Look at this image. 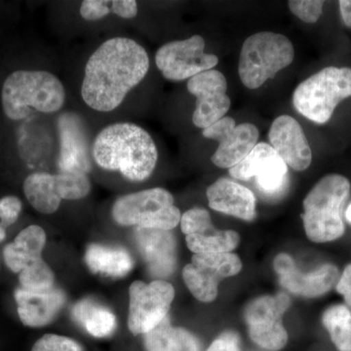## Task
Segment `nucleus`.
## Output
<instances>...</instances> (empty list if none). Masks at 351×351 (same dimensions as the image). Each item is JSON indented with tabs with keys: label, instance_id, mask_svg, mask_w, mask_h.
<instances>
[{
	"label": "nucleus",
	"instance_id": "f257e3e1",
	"mask_svg": "<svg viewBox=\"0 0 351 351\" xmlns=\"http://www.w3.org/2000/svg\"><path fill=\"white\" fill-rule=\"evenodd\" d=\"M149 69V55L137 41L127 38L108 39L90 56L85 66L83 101L97 112H112L143 82Z\"/></svg>",
	"mask_w": 351,
	"mask_h": 351
},
{
	"label": "nucleus",
	"instance_id": "f03ea898",
	"mask_svg": "<svg viewBox=\"0 0 351 351\" xmlns=\"http://www.w3.org/2000/svg\"><path fill=\"white\" fill-rule=\"evenodd\" d=\"M92 157L103 169L119 171L130 181L142 182L154 172L158 152L145 129L130 122H119L98 134Z\"/></svg>",
	"mask_w": 351,
	"mask_h": 351
},
{
	"label": "nucleus",
	"instance_id": "7ed1b4c3",
	"mask_svg": "<svg viewBox=\"0 0 351 351\" xmlns=\"http://www.w3.org/2000/svg\"><path fill=\"white\" fill-rule=\"evenodd\" d=\"M66 91L61 80L43 71H17L7 76L2 87L4 113L12 120L24 119L31 108L43 113L61 110Z\"/></svg>",
	"mask_w": 351,
	"mask_h": 351
},
{
	"label": "nucleus",
	"instance_id": "20e7f679",
	"mask_svg": "<svg viewBox=\"0 0 351 351\" xmlns=\"http://www.w3.org/2000/svg\"><path fill=\"white\" fill-rule=\"evenodd\" d=\"M345 176L330 174L320 180L304 200L302 214L306 237L315 243L334 241L343 237L345 223L341 210L350 193Z\"/></svg>",
	"mask_w": 351,
	"mask_h": 351
},
{
	"label": "nucleus",
	"instance_id": "39448f33",
	"mask_svg": "<svg viewBox=\"0 0 351 351\" xmlns=\"http://www.w3.org/2000/svg\"><path fill=\"white\" fill-rule=\"evenodd\" d=\"M294 59V45L284 34L271 32L252 34L240 51V80L248 89H258L290 66Z\"/></svg>",
	"mask_w": 351,
	"mask_h": 351
},
{
	"label": "nucleus",
	"instance_id": "423d86ee",
	"mask_svg": "<svg viewBox=\"0 0 351 351\" xmlns=\"http://www.w3.org/2000/svg\"><path fill=\"white\" fill-rule=\"evenodd\" d=\"M350 97L351 69L327 66L295 88L293 105L306 119L325 124L332 119L339 104Z\"/></svg>",
	"mask_w": 351,
	"mask_h": 351
},
{
	"label": "nucleus",
	"instance_id": "0eeeda50",
	"mask_svg": "<svg viewBox=\"0 0 351 351\" xmlns=\"http://www.w3.org/2000/svg\"><path fill=\"white\" fill-rule=\"evenodd\" d=\"M112 217L121 226L170 232L179 225L182 214L169 191L156 188L119 198L113 205Z\"/></svg>",
	"mask_w": 351,
	"mask_h": 351
},
{
	"label": "nucleus",
	"instance_id": "6e6552de",
	"mask_svg": "<svg viewBox=\"0 0 351 351\" xmlns=\"http://www.w3.org/2000/svg\"><path fill=\"white\" fill-rule=\"evenodd\" d=\"M156 63L166 80L182 82L213 69L219 58L205 53L204 38L195 34L184 40L164 44L157 50Z\"/></svg>",
	"mask_w": 351,
	"mask_h": 351
},
{
	"label": "nucleus",
	"instance_id": "1a4fd4ad",
	"mask_svg": "<svg viewBox=\"0 0 351 351\" xmlns=\"http://www.w3.org/2000/svg\"><path fill=\"white\" fill-rule=\"evenodd\" d=\"M128 327L132 334H147L158 326L169 311L175 297L172 284L164 280L147 284L135 281L129 289Z\"/></svg>",
	"mask_w": 351,
	"mask_h": 351
},
{
	"label": "nucleus",
	"instance_id": "9d476101",
	"mask_svg": "<svg viewBox=\"0 0 351 351\" xmlns=\"http://www.w3.org/2000/svg\"><path fill=\"white\" fill-rule=\"evenodd\" d=\"M290 304V298L285 294L265 295L249 304L244 317L249 335L257 345L269 350H279L286 346L288 335L282 317Z\"/></svg>",
	"mask_w": 351,
	"mask_h": 351
},
{
	"label": "nucleus",
	"instance_id": "9b49d317",
	"mask_svg": "<svg viewBox=\"0 0 351 351\" xmlns=\"http://www.w3.org/2000/svg\"><path fill=\"white\" fill-rule=\"evenodd\" d=\"M241 269V260L235 254H195L182 270V278L198 301L211 302L218 295L219 281Z\"/></svg>",
	"mask_w": 351,
	"mask_h": 351
},
{
	"label": "nucleus",
	"instance_id": "f8f14e48",
	"mask_svg": "<svg viewBox=\"0 0 351 351\" xmlns=\"http://www.w3.org/2000/svg\"><path fill=\"white\" fill-rule=\"evenodd\" d=\"M203 137L219 142L211 157L217 167L230 169L243 161L258 144V130L252 123L235 124L230 117L219 119L202 132Z\"/></svg>",
	"mask_w": 351,
	"mask_h": 351
},
{
	"label": "nucleus",
	"instance_id": "ddd939ff",
	"mask_svg": "<svg viewBox=\"0 0 351 351\" xmlns=\"http://www.w3.org/2000/svg\"><path fill=\"white\" fill-rule=\"evenodd\" d=\"M189 93L196 97L193 124L198 128H208L226 117L232 101L226 94L228 82L221 71L216 69L201 73L189 80Z\"/></svg>",
	"mask_w": 351,
	"mask_h": 351
},
{
	"label": "nucleus",
	"instance_id": "4468645a",
	"mask_svg": "<svg viewBox=\"0 0 351 351\" xmlns=\"http://www.w3.org/2000/svg\"><path fill=\"white\" fill-rule=\"evenodd\" d=\"M230 174L242 181L255 178L258 189L265 195L274 196L286 186L288 166L271 145L260 143L243 161L230 168Z\"/></svg>",
	"mask_w": 351,
	"mask_h": 351
},
{
	"label": "nucleus",
	"instance_id": "2eb2a0df",
	"mask_svg": "<svg viewBox=\"0 0 351 351\" xmlns=\"http://www.w3.org/2000/svg\"><path fill=\"white\" fill-rule=\"evenodd\" d=\"M24 193L39 213L53 214L60 207L62 199H80L82 181L80 176L71 173H34L25 180Z\"/></svg>",
	"mask_w": 351,
	"mask_h": 351
},
{
	"label": "nucleus",
	"instance_id": "dca6fc26",
	"mask_svg": "<svg viewBox=\"0 0 351 351\" xmlns=\"http://www.w3.org/2000/svg\"><path fill=\"white\" fill-rule=\"evenodd\" d=\"M274 267L284 288L293 294L306 298H317L326 294L337 283L339 274L338 267L331 263H325L309 274H302L287 254L277 256L274 258Z\"/></svg>",
	"mask_w": 351,
	"mask_h": 351
},
{
	"label": "nucleus",
	"instance_id": "f3484780",
	"mask_svg": "<svg viewBox=\"0 0 351 351\" xmlns=\"http://www.w3.org/2000/svg\"><path fill=\"white\" fill-rule=\"evenodd\" d=\"M58 131L60 171L86 175L92 167V152L89 151V140L82 120L75 113L66 112L60 117Z\"/></svg>",
	"mask_w": 351,
	"mask_h": 351
},
{
	"label": "nucleus",
	"instance_id": "a211bd4d",
	"mask_svg": "<svg viewBox=\"0 0 351 351\" xmlns=\"http://www.w3.org/2000/svg\"><path fill=\"white\" fill-rule=\"evenodd\" d=\"M270 145L288 167L304 171L313 161V152L299 122L290 115L277 117L269 132Z\"/></svg>",
	"mask_w": 351,
	"mask_h": 351
},
{
	"label": "nucleus",
	"instance_id": "6ab92c4d",
	"mask_svg": "<svg viewBox=\"0 0 351 351\" xmlns=\"http://www.w3.org/2000/svg\"><path fill=\"white\" fill-rule=\"evenodd\" d=\"M20 320L25 326L40 328L52 322L61 311L66 295L60 289L29 290L19 287L14 293Z\"/></svg>",
	"mask_w": 351,
	"mask_h": 351
},
{
	"label": "nucleus",
	"instance_id": "aec40b11",
	"mask_svg": "<svg viewBox=\"0 0 351 351\" xmlns=\"http://www.w3.org/2000/svg\"><path fill=\"white\" fill-rule=\"evenodd\" d=\"M208 203L217 212L252 221L256 217V198L250 189L221 178L207 189Z\"/></svg>",
	"mask_w": 351,
	"mask_h": 351
},
{
	"label": "nucleus",
	"instance_id": "412c9836",
	"mask_svg": "<svg viewBox=\"0 0 351 351\" xmlns=\"http://www.w3.org/2000/svg\"><path fill=\"white\" fill-rule=\"evenodd\" d=\"M136 239L138 250L154 276H170L175 269L176 243L167 230L138 228Z\"/></svg>",
	"mask_w": 351,
	"mask_h": 351
},
{
	"label": "nucleus",
	"instance_id": "4be33fe9",
	"mask_svg": "<svg viewBox=\"0 0 351 351\" xmlns=\"http://www.w3.org/2000/svg\"><path fill=\"white\" fill-rule=\"evenodd\" d=\"M46 234L40 226L32 225L24 228L15 240L4 247V263L11 271L20 274L43 262V251Z\"/></svg>",
	"mask_w": 351,
	"mask_h": 351
},
{
	"label": "nucleus",
	"instance_id": "5701e85b",
	"mask_svg": "<svg viewBox=\"0 0 351 351\" xmlns=\"http://www.w3.org/2000/svg\"><path fill=\"white\" fill-rule=\"evenodd\" d=\"M85 262L95 274L110 277H123L133 269V258L123 248L93 244L88 247Z\"/></svg>",
	"mask_w": 351,
	"mask_h": 351
},
{
	"label": "nucleus",
	"instance_id": "b1692460",
	"mask_svg": "<svg viewBox=\"0 0 351 351\" xmlns=\"http://www.w3.org/2000/svg\"><path fill=\"white\" fill-rule=\"evenodd\" d=\"M145 346L147 351H201L193 335L182 328L171 326L167 318L145 334Z\"/></svg>",
	"mask_w": 351,
	"mask_h": 351
},
{
	"label": "nucleus",
	"instance_id": "393cba45",
	"mask_svg": "<svg viewBox=\"0 0 351 351\" xmlns=\"http://www.w3.org/2000/svg\"><path fill=\"white\" fill-rule=\"evenodd\" d=\"M73 316L76 322L82 324L90 335L97 338L110 336L117 328L114 314L90 300L76 304L73 308Z\"/></svg>",
	"mask_w": 351,
	"mask_h": 351
},
{
	"label": "nucleus",
	"instance_id": "a878e982",
	"mask_svg": "<svg viewBox=\"0 0 351 351\" xmlns=\"http://www.w3.org/2000/svg\"><path fill=\"white\" fill-rule=\"evenodd\" d=\"M186 245L195 254H223L234 250L240 237L234 230H219L205 234L186 235Z\"/></svg>",
	"mask_w": 351,
	"mask_h": 351
},
{
	"label": "nucleus",
	"instance_id": "bb28decb",
	"mask_svg": "<svg viewBox=\"0 0 351 351\" xmlns=\"http://www.w3.org/2000/svg\"><path fill=\"white\" fill-rule=\"evenodd\" d=\"M322 322L339 351H351V311L343 304L325 311Z\"/></svg>",
	"mask_w": 351,
	"mask_h": 351
},
{
	"label": "nucleus",
	"instance_id": "cd10ccee",
	"mask_svg": "<svg viewBox=\"0 0 351 351\" xmlns=\"http://www.w3.org/2000/svg\"><path fill=\"white\" fill-rule=\"evenodd\" d=\"M54 274L44 261L19 274L20 287L29 290H45L54 287Z\"/></svg>",
	"mask_w": 351,
	"mask_h": 351
},
{
	"label": "nucleus",
	"instance_id": "c85d7f7f",
	"mask_svg": "<svg viewBox=\"0 0 351 351\" xmlns=\"http://www.w3.org/2000/svg\"><path fill=\"white\" fill-rule=\"evenodd\" d=\"M180 223L182 232L186 235L205 234L216 230L212 225L209 212L202 208L188 210L182 215Z\"/></svg>",
	"mask_w": 351,
	"mask_h": 351
},
{
	"label": "nucleus",
	"instance_id": "c756f323",
	"mask_svg": "<svg viewBox=\"0 0 351 351\" xmlns=\"http://www.w3.org/2000/svg\"><path fill=\"white\" fill-rule=\"evenodd\" d=\"M22 201L17 196L9 195L0 199V242L6 237V230L19 219Z\"/></svg>",
	"mask_w": 351,
	"mask_h": 351
},
{
	"label": "nucleus",
	"instance_id": "7c9ffc66",
	"mask_svg": "<svg viewBox=\"0 0 351 351\" xmlns=\"http://www.w3.org/2000/svg\"><path fill=\"white\" fill-rule=\"evenodd\" d=\"M291 12L302 22L314 24L322 15L324 1L320 0H291L288 2Z\"/></svg>",
	"mask_w": 351,
	"mask_h": 351
},
{
	"label": "nucleus",
	"instance_id": "2f4dec72",
	"mask_svg": "<svg viewBox=\"0 0 351 351\" xmlns=\"http://www.w3.org/2000/svg\"><path fill=\"white\" fill-rule=\"evenodd\" d=\"M32 351H83L82 346L73 339L59 335H44L38 339Z\"/></svg>",
	"mask_w": 351,
	"mask_h": 351
},
{
	"label": "nucleus",
	"instance_id": "473e14b6",
	"mask_svg": "<svg viewBox=\"0 0 351 351\" xmlns=\"http://www.w3.org/2000/svg\"><path fill=\"white\" fill-rule=\"evenodd\" d=\"M112 12V1L86 0L80 6V15L86 21H98Z\"/></svg>",
	"mask_w": 351,
	"mask_h": 351
},
{
	"label": "nucleus",
	"instance_id": "72a5a7b5",
	"mask_svg": "<svg viewBox=\"0 0 351 351\" xmlns=\"http://www.w3.org/2000/svg\"><path fill=\"white\" fill-rule=\"evenodd\" d=\"M208 351H240L239 337L234 332H223L215 339Z\"/></svg>",
	"mask_w": 351,
	"mask_h": 351
},
{
	"label": "nucleus",
	"instance_id": "f704fd0d",
	"mask_svg": "<svg viewBox=\"0 0 351 351\" xmlns=\"http://www.w3.org/2000/svg\"><path fill=\"white\" fill-rule=\"evenodd\" d=\"M112 13L123 19H133L138 15V3L135 0L112 1Z\"/></svg>",
	"mask_w": 351,
	"mask_h": 351
},
{
	"label": "nucleus",
	"instance_id": "c9c22d12",
	"mask_svg": "<svg viewBox=\"0 0 351 351\" xmlns=\"http://www.w3.org/2000/svg\"><path fill=\"white\" fill-rule=\"evenodd\" d=\"M337 291L345 298L348 306L351 307V263L346 267L336 285Z\"/></svg>",
	"mask_w": 351,
	"mask_h": 351
},
{
	"label": "nucleus",
	"instance_id": "e433bc0d",
	"mask_svg": "<svg viewBox=\"0 0 351 351\" xmlns=\"http://www.w3.org/2000/svg\"><path fill=\"white\" fill-rule=\"evenodd\" d=\"M339 6L343 24L351 29V0H341Z\"/></svg>",
	"mask_w": 351,
	"mask_h": 351
},
{
	"label": "nucleus",
	"instance_id": "4c0bfd02",
	"mask_svg": "<svg viewBox=\"0 0 351 351\" xmlns=\"http://www.w3.org/2000/svg\"><path fill=\"white\" fill-rule=\"evenodd\" d=\"M346 218L348 219V223H351V203L350 206L348 207V209H346Z\"/></svg>",
	"mask_w": 351,
	"mask_h": 351
}]
</instances>
